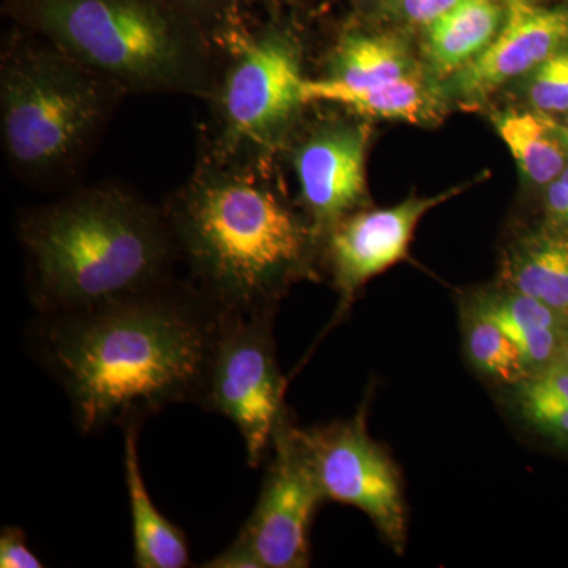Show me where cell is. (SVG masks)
Instances as JSON below:
<instances>
[{"instance_id": "obj_29", "label": "cell", "mask_w": 568, "mask_h": 568, "mask_svg": "<svg viewBox=\"0 0 568 568\" xmlns=\"http://www.w3.org/2000/svg\"><path fill=\"white\" fill-rule=\"evenodd\" d=\"M560 58H562L564 70H566L567 80H568V50H560Z\"/></svg>"}, {"instance_id": "obj_27", "label": "cell", "mask_w": 568, "mask_h": 568, "mask_svg": "<svg viewBox=\"0 0 568 568\" xmlns=\"http://www.w3.org/2000/svg\"><path fill=\"white\" fill-rule=\"evenodd\" d=\"M549 126H551L552 132L556 133V136L559 138V141L562 142L564 149H566L568 153V126L560 125L558 122L549 121Z\"/></svg>"}, {"instance_id": "obj_30", "label": "cell", "mask_w": 568, "mask_h": 568, "mask_svg": "<svg viewBox=\"0 0 568 568\" xmlns=\"http://www.w3.org/2000/svg\"><path fill=\"white\" fill-rule=\"evenodd\" d=\"M560 181L566 182L568 185V168L564 170V173L559 175Z\"/></svg>"}, {"instance_id": "obj_15", "label": "cell", "mask_w": 568, "mask_h": 568, "mask_svg": "<svg viewBox=\"0 0 568 568\" xmlns=\"http://www.w3.org/2000/svg\"><path fill=\"white\" fill-rule=\"evenodd\" d=\"M504 18L499 0H462L428 26L426 50L433 65L443 73L465 69L495 40Z\"/></svg>"}, {"instance_id": "obj_5", "label": "cell", "mask_w": 568, "mask_h": 568, "mask_svg": "<svg viewBox=\"0 0 568 568\" xmlns=\"http://www.w3.org/2000/svg\"><path fill=\"white\" fill-rule=\"evenodd\" d=\"M123 95L50 41L14 28L0 63V136L11 171L33 185L70 179Z\"/></svg>"}, {"instance_id": "obj_21", "label": "cell", "mask_w": 568, "mask_h": 568, "mask_svg": "<svg viewBox=\"0 0 568 568\" xmlns=\"http://www.w3.org/2000/svg\"><path fill=\"white\" fill-rule=\"evenodd\" d=\"M466 349L481 373L508 386L530 373L510 336L478 305L466 317Z\"/></svg>"}, {"instance_id": "obj_17", "label": "cell", "mask_w": 568, "mask_h": 568, "mask_svg": "<svg viewBox=\"0 0 568 568\" xmlns=\"http://www.w3.org/2000/svg\"><path fill=\"white\" fill-rule=\"evenodd\" d=\"M504 276L510 291L564 315L568 312V239L537 235L523 242L508 257Z\"/></svg>"}, {"instance_id": "obj_11", "label": "cell", "mask_w": 568, "mask_h": 568, "mask_svg": "<svg viewBox=\"0 0 568 568\" xmlns=\"http://www.w3.org/2000/svg\"><path fill=\"white\" fill-rule=\"evenodd\" d=\"M462 189L433 197H409L395 207L353 212L323 235L343 305L369 280L405 260L418 223L436 205L446 203Z\"/></svg>"}, {"instance_id": "obj_19", "label": "cell", "mask_w": 568, "mask_h": 568, "mask_svg": "<svg viewBox=\"0 0 568 568\" xmlns=\"http://www.w3.org/2000/svg\"><path fill=\"white\" fill-rule=\"evenodd\" d=\"M514 387L519 416L541 435L568 444V366L555 361Z\"/></svg>"}, {"instance_id": "obj_23", "label": "cell", "mask_w": 568, "mask_h": 568, "mask_svg": "<svg viewBox=\"0 0 568 568\" xmlns=\"http://www.w3.org/2000/svg\"><path fill=\"white\" fill-rule=\"evenodd\" d=\"M530 100L541 112L568 111V80L560 51L534 71Z\"/></svg>"}, {"instance_id": "obj_8", "label": "cell", "mask_w": 568, "mask_h": 568, "mask_svg": "<svg viewBox=\"0 0 568 568\" xmlns=\"http://www.w3.org/2000/svg\"><path fill=\"white\" fill-rule=\"evenodd\" d=\"M272 458L252 517L207 568H304L310 566V529L325 500L315 470L284 414L272 439Z\"/></svg>"}, {"instance_id": "obj_22", "label": "cell", "mask_w": 568, "mask_h": 568, "mask_svg": "<svg viewBox=\"0 0 568 568\" xmlns=\"http://www.w3.org/2000/svg\"><path fill=\"white\" fill-rule=\"evenodd\" d=\"M193 22L220 52L224 41L248 20V0H166Z\"/></svg>"}, {"instance_id": "obj_18", "label": "cell", "mask_w": 568, "mask_h": 568, "mask_svg": "<svg viewBox=\"0 0 568 568\" xmlns=\"http://www.w3.org/2000/svg\"><path fill=\"white\" fill-rule=\"evenodd\" d=\"M496 126L519 170L530 181L549 185L566 170L567 151L548 119L514 111L499 115Z\"/></svg>"}, {"instance_id": "obj_13", "label": "cell", "mask_w": 568, "mask_h": 568, "mask_svg": "<svg viewBox=\"0 0 568 568\" xmlns=\"http://www.w3.org/2000/svg\"><path fill=\"white\" fill-rule=\"evenodd\" d=\"M410 73V59L402 40L379 33H347L336 44L325 78H306L302 97L306 106L331 91H355L386 84Z\"/></svg>"}, {"instance_id": "obj_14", "label": "cell", "mask_w": 568, "mask_h": 568, "mask_svg": "<svg viewBox=\"0 0 568 568\" xmlns=\"http://www.w3.org/2000/svg\"><path fill=\"white\" fill-rule=\"evenodd\" d=\"M138 429L140 425L123 428V466L132 511L134 567H189L190 547L185 534L160 514L145 488L138 457Z\"/></svg>"}, {"instance_id": "obj_6", "label": "cell", "mask_w": 568, "mask_h": 568, "mask_svg": "<svg viewBox=\"0 0 568 568\" xmlns=\"http://www.w3.org/2000/svg\"><path fill=\"white\" fill-rule=\"evenodd\" d=\"M222 63L201 151L216 156L260 159L278 151L306 106L301 50L275 22L250 24L220 48Z\"/></svg>"}, {"instance_id": "obj_24", "label": "cell", "mask_w": 568, "mask_h": 568, "mask_svg": "<svg viewBox=\"0 0 568 568\" xmlns=\"http://www.w3.org/2000/svg\"><path fill=\"white\" fill-rule=\"evenodd\" d=\"M0 567L40 568L43 562L29 548L24 530L17 526H7L0 532Z\"/></svg>"}, {"instance_id": "obj_28", "label": "cell", "mask_w": 568, "mask_h": 568, "mask_svg": "<svg viewBox=\"0 0 568 568\" xmlns=\"http://www.w3.org/2000/svg\"><path fill=\"white\" fill-rule=\"evenodd\" d=\"M558 361L568 366V331L564 334L562 346H560Z\"/></svg>"}, {"instance_id": "obj_26", "label": "cell", "mask_w": 568, "mask_h": 568, "mask_svg": "<svg viewBox=\"0 0 568 568\" xmlns=\"http://www.w3.org/2000/svg\"><path fill=\"white\" fill-rule=\"evenodd\" d=\"M547 205L552 219L568 226V185L559 178L549 183Z\"/></svg>"}, {"instance_id": "obj_16", "label": "cell", "mask_w": 568, "mask_h": 568, "mask_svg": "<svg viewBox=\"0 0 568 568\" xmlns=\"http://www.w3.org/2000/svg\"><path fill=\"white\" fill-rule=\"evenodd\" d=\"M477 305L510 336L530 373L558 361L566 334L559 312L515 291Z\"/></svg>"}, {"instance_id": "obj_7", "label": "cell", "mask_w": 568, "mask_h": 568, "mask_svg": "<svg viewBox=\"0 0 568 568\" xmlns=\"http://www.w3.org/2000/svg\"><path fill=\"white\" fill-rule=\"evenodd\" d=\"M284 388L272 313L220 316L200 405L237 426L248 466H260L271 452L276 426L286 414Z\"/></svg>"}, {"instance_id": "obj_25", "label": "cell", "mask_w": 568, "mask_h": 568, "mask_svg": "<svg viewBox=\"0 0 568 568\" xmlns=\"http://www.w3.org/2000/svg\"><path fill=\"white\" fill-rule=\"evenodd\" d=\"M459 2L462 0H399V7L407 21L428 28Z\"/></svg>"}, {"instance_id": "obj_12", "label": "cell", "mask_w": 568, "mask_h": 568, "mask_svg": "<svg viewBox=\"0 0 568 568\" xmlns=\"http://www.w3.org/2000/svg\"><path fill=\"white\" fill-rule=\"evenodd\" d=\"M568 41V10L508 0L503 28L487 50L458 71V91L481 99L536 70Z\"/></svg>"}, {"instance_id": "obj_10", "label": "cell", "mask_w": 568, "mask_h": 568, "mask_svg": "<svg viewBox=\"0 0 568 568\" xmlns=\"http://www.w3.org/2000/svg\"><path fill=\"white\" fill-rule=\"evenodd\" d=\"M368 144L365 123L332 122L317 126L294 149L302 205L321 239L364 203Z\"/></svg>"}, {"instance_id": "obj_1", "label": "cell", "mask_w": 568, "mask_h": 568, "mask_svg": "<svg viewBox=\"0 0 568 568\" xmlns=\"http://www.w3.org/2000/svg\"><path fill=\"white\" fill-rule=\"evenodd\" d=\"M219 325L196 287L173 278L92 308L41 315L33 347L89 435L141 425L173 403L200 405Z\"/></svg>"}, {"instance_id": "obj_4", "label": "cell", "mask_w": 568, "mask_h": 568, "mask_svg": "<svg viewBox=\"0 0 568 568\" xmlns=\"http://www.w3.org/2000/svg\"><path fill=\"white\" fill-rule=\"evenodd\" d=\"M3 13L125 93H215L222 55L166 0H3Z\"/></svg>"}, {"instance_id": "obj_20", "label": "cell", "mask_w": 568, "mask_h": 568, "mask_svg": "<svg viewBox=\"0 0 568 568\" xmlns=\"http://www.w3.org/2000/svg\"><path fill=\"white\" fill-rule=\"evenodd\" d=\"M336 104L362 118L396 119L417 122L428 108V95L416 74H405L398 80L355 91L321 93L312 104Z\"/></svg>"}, {"instance_id": "obj_3", "label": "cell", "mask_w": 568, "mask_h": 568, "mask_svg": "<svg viewBox=\"0 0 568 568\" xmlns=\"http://www.w3.org/2000/svg\"><path fill=\"white\" fill-rule=\"evenodd\" d=\"M40 315L80 312L173 280V233L122 183H97L32 209L18 226Z\"/></svg>"}, {"instance_id": "obj_2", "label": "cell", "mask_w": 568, "mask_h": 568, "mask_svg": "<svg viewBox=\"0 0 568 568\" xmlns=\"http://www.w3.org/2000/svg\"><path fill=\"white\" fill-rule=\"evenodd\" d=\"M271 159L200 151L189 181L162 205L190 283L220 316L272 313L321 241L275 185Z\"/></svg>"}, {"instance_id": "obj_9", "label": "cell", "mask_w": 568, "mask_h": 568, "mask_svg": "<svg viewBox=\"0 0 568 568\" xmlns=\"http://www.w3.org/2000/svg\"><path fill=\"white\" fill-rule=\"evenodd\" d=\"M325 500L368 515L390 547L403 551L406 506L395 463L366 428V406L349 420L297 428Z\"/></svg>"}]
</instances>
